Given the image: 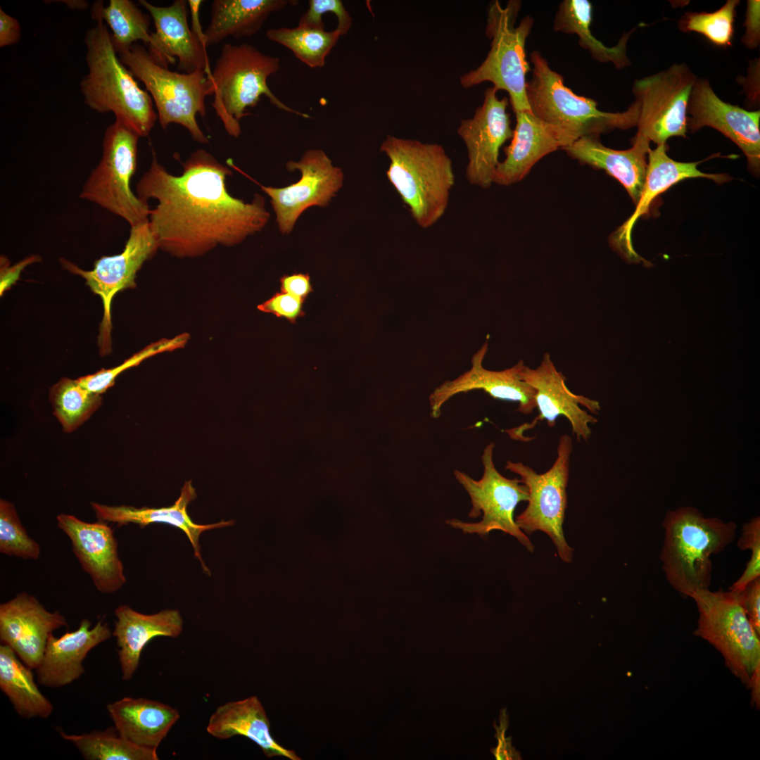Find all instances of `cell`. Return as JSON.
I'll use <instances>...</instances> for the list:
<instances>
[{"label":"cell","instance_id":"cell-1","mask_svg":"<svg viewBox=\"0 0 760 760\" xmlns=\"http://www.w3.org/2000/svg\"><path fill=\"white\" fill-rule=\"evenodd\" d=\"M179 176L158 161L155 152L136 185L143 201L155 199L148 224L159 248L177 258H196L218 246H234L260 232L270 214L265 199L255 194L246 203L226 186L232 171L204 149L194 151Z\"/></svg>","mask_w":760,"mask_h":760},{"label":"cell","instance_id":"cell-2","mask_svg":"<svg viewBox=\"0 0 760 760\" xmlns=\"http://www.w3.org/2000/svg\"><path fill=\"white\" fill-rule=\"evenodd\" d=\"M94 20L96 25L84 39L88 73L80 88L84 103L97 113H113L116 121L146 137L158 120L153 99L120 61L106 24L100 18Z\"/></svg>","mask_w":760,"mask_h":760},{"label":"cell","instance_id":"cell-3","mask_svg":"<svg viewBox=\"0 0 760 760\" xmlns=\"http://www.w3.org/2000/svg\"><path fill=\"white\" fill-rule=\"evenodd\" d=\"M664 543L660 560L669 585L683 597L709 588L711 557L723 551L736 537L737 524L705 517L695 507L669 510L662 522Z\"/></svg>","mask_w":760,"mask_h":760},{"label":"cell","instance_id":"cell-4","mask_svg":"<svg viewBox=\"0 0 760 760\" xmlns=\"http://www.w3.org/2000/svg\"><path fill=\"white\" fill-rule=\"evenodd\" d=\"M381 151L390 160L386 175L416 223L423 229L444 215L455 184L451 159L442 146L388 135Z\"/></svg>","mask_w":760,"mask_h":760},{"label":"cell","instance_id":"cell-5","mask_svg":"<svg viewBox=\"0 0 760 760\" xmlns=\"http://www.w3.org/2000/svg\"><path fill=\"white\" fill-rule=\"evenodd\" d=\"M531 62L532 77L526 85L530 109L559 132L565 147L583 137H600L615 129L636 127L638 105L635 101L622 112L602 111L595 100L578 96L568 88L562 76L550 68L539 51L531 53Z\"/></svg>","mask_w":760,"mask_h":760},{"label":"cell","instance_id":"cell-6","mask_svg":"<svg viewBox=\"0 0 760 760\" xmlns=\"http://www.w3.org/2000/svg\"><path fill=\"white\" fill-rule=\"evenodd\" d=\"M280 68L278 57L265 54L248 44L222 46L210 77L214 84L213 108L227 134L237 138L241 133L240 120L250 113L262 95L280 110L309 118L281 101L270 89L267 78Z\"/></svg>","mask_w":760,"mask_h":760},{"label":"cell","instance_id":"cell-7","mask_svg":"<svg viewBox=\"0 0 760 760\" xmlns=\"http://www.w3.org/2000/svg\"><path fill=\"white\" fill-rule=\"evenodd\" d=\"M115 51L120 61L143 82L151 94L163 129L171 123L179 124L189 132L194 141L209 142V138L197 123L196 115H205V98L214 95L210 74L202 69L191 73L171 71L156 63L148 50L137 44L129 49Z\"/></svg>","mask_w":760,"mask_h":760},{"label":"cell","instance_id":"cell-8","mask_svg":"<svg viewBox=\"0 0 760 760\" xmlns=\"http://www.w3.org/2000/svg\"><path fill=\"white\" fill-rule=\"evenodd\" d=\"M519 1H509L502 7L498 1L490 4L486 34L490 49L483 63L460 77L464 88L490 82L497 90L509 94L514 112L531 110L526 94V74L530 66L525 45L533 24L529 15L515 26Z\"/></svg>","mask_w":760,"mask_h":760},{"label":"cell","instance_id":"cell-9","mask_svg":"<svg viewBox=\"0 0 760 760\" xmlns=\"http://www.w3.org/2000/svg\"><path fill=\"white\" fill-rule=\"evenodd\" d=\"M698 609L695 636L723 656L730 672L747 688L760 665V635L751 624L737 592L698 589L690 597Z\"/></svg>","mask_w":760,"mask_h":760},{"label":"cell","instance_id":"cell-10","mask_svg":"<svg viewBox=\"0 0 760 760\" xmlns=\"http://www.w3.org/2000/svg\"><path fill=\"white\" fill-rule=\"evenodd\" d=\"M139 136L115 121L105 130L102 156L84 182L80 197L124 219L131 227L148 222L151 208L130 188L137 165Z\"/></svg>","mask_w":760,"mask_h":760},{"label":"cell","instance_id":"cell-11","mask_svg":"<svg viewBox=\"0 0 760 760\" xmlns=\"http://www.w3.org/2000/svg\"><path fill=\"white\" fill-rule=\"evenodd\" d=\"M573 450L571 438L562 435L558 442L557 457L549 470L538 474L521 462L507 461L505 469L518 474L528 490L526 508L516 517L518 527L526 534L545 533L555 545L560 559L570 563L573 549L563 531L567 507L566 488Z\"/></svg>","mask_w":760,"mask_h":760},{"label":"cell","instance_id":"cell-12","mask_svg":"<svg viewBox=\"0 0 760 760\" xmlns=\"http://www.w3.org/2000/svg\"><path fill=\"white\" fill-rule=\"evenodd\" d=\"M494 447V443H490L483 450L481 456L483 473L479 480L472 479L463 471H454L456 480L471 499V509L469 517L482 516L481 520L470 523L452 519L447 520L446 523L464 533L481 536H486L492 531H501L516 538L532 552L533 545L514 519L517 505L528 500V488L520 479H508L498 471L493 462Z\"/></svg>","mask_w":760,"mask_h":760},{"label":"cell","instance_id":"cell-13","mask_svg":"<svg viewBox=\"0 0 760 760\" xmlns=\"http://www.w3.org/2000/svg\"><path fill=\"white\" fill-rule=\"evenodd\" d=\"M697 77L685 63L635 80L633 93L638 105L635 137L666 144L672 137H685L687 109Z\"/></svg>","mask_w":760,"mask_h":760},{"label":"cell","instance_id":"cell-14","mask_svg":"<svg viewBox=\"0 0 760 760\" xmlns=\"http://www.w3.org/2000/svg\"><path fill=\"white\" fill-rule=\"evenodd\" d=\"M158 248V241L147 222L131 227L123 251L119 254L98 259L91 270H84L65 259H60L64 269L84 278L86 284L102 300L103 315L99 335L101 354L106 355L110 351V311L114 296L125 289L135 286L137 272Z\"/></svg>","mask_w":760,"mask_h":760},{"label":"cell","instance_id":"cell-15","mask_svg":"<svg viewBox=\"0 0 760 760\" xmlns=\"http://www.w3.org/2000/svg\"><path fill=\"white\" fill-rule=\"evenodd\" d=\"M521 378L536 391L539 414L531 423L507 430L512 438L526 441L524 433L533 429L538 422L545 420L550 427H554L556 419L564 416L576 439L588 441L591 435L590 425L597 422L588 412L597 414L601 409L600 403L572 393L566 385V377L556 369L549 353L544 354L536 369L524 365Z\"/></svg>","mask_w":760,"mask_h":760},{"label":"cell","instance_id":"cell-16","mask_svg":"<svg viewBox=\"0 0 760 760\" xmlns=\"http://www.w3.org/2000/svg\"><path fill=\"white\" fill-rule=\"evenodd\" d=\"M289 171L299 170L300 179L285 187L263 186L262 190L270 198L276 214V221L283 234H289L300 215L312 206L325 207L341 188L343 173L341 168L320 149L306 151L298 162L286 163Z\"/></svg>","mask_w":760,"mask_h":760},{"label":"cell","instance_id":"cell-17","mask_svg":"<svg viewBox=\"0 0 760 760\" xmlns=\"http://www.w3.org/2000/svg\"><path fill=\"white\" fill-rule=\"evenodd\" d=\"M497 91L493 87L487 89L474 117L461 120L457 129L467 150L466 178L482 189L494 183L500 148L514 132L507 112L509 101L506 97L500 99Z\"/></svg>","mask_w":760,"mask_h":760},{"label":"cell","instance_id":"cell-18","mask_svg":"<svg viewBox=\"0 0 760 760\" xmlns=\"http://www.w3.org/2000/svg\"><path fill=\"white\" fill-rule=\"evenodd\" d=\"M712 127L733 141L744 153L755 173L760 168V110H747L726 103L714 92L709 80L697 78L688 104L687 129L692 132Z\"/></svg>","mask_w":760,"mask_h":760},{"label":"cell","instance_id":"cell-19","mask_svg":"<svg viewBox=\"0 0 760 760\" xmlns=\"http://www.w3.org/2000/svg\"><path fill=\"white\" fill-rule=\"evenodd\" d=\"M58 527L68 537L72 550L83 571L89 574L96 590L114 593L126 582L118 555V544L108 522L84 521L68 514L56 517Z\"/></svg>","mask_w":760,"mask_h":760},{"label":"cell","instance_id":"cell-20","mask_svg":"<svg viewBox=\"0 0 760 760\" xmlns=\"http://www.w3.org/2000/svg\"><path fill=\"white\" fill-rule=\"evenodd\" d=\"M58 611L49 612L33 595L23 592L0 604V640L32 669L39 665L49 636L67 626Z\"/></svg>","mask_w":760,"mask_h":760},{"label":"cell","instance_id":"cell-21","mask_svg":"<svg viewBox=\"0 0 760 760\" xmlns=\"http://www.w3.org/2000/svg\"><path fill=\"white\" fill-rule=\"evenodd\" d=\"M488 349L486 341L474 354L469 370L455 379L444 381L433 390L429 398L433 418L440 417L443 405L454 395L479 389L495 399L517 402L519 412L533 413L536 408V391L521 378L524 361L520 360L502 371L489 370L483 366Z\"/></svg>","mask_w":760,"mask_h":760},{"label":"cell","instance_id":"cell-22","mask_svg":"<svg viewBox=\"0 0 760 760\" xmlns=\"http://www.w3.org/2000/svg\"><path fill=\"white\" fill-rule=\"evenodd\" d=\"M153 20L156 31L151 34L148 51L158 65L168 68L178 59L177 68L184 73L205 70L210 74L206 47L189 28L188 1L175 0L169 6H155L139 0Z\"/></svg>","mask_w":760,"mask_h":760},{"label":"cell","instance_id":"cell-23","mask_svg":"<svg viewBox=\"0 0 760 760\" xmlns=\"http://www.w3.org/2000/svg\"><path fill=\"white\" fill-rule=\"evenodd\" d=\"M91 621L84 619L78 628L59 638L51 634L43 657L35 669L39 684L60 688L72 683L84 673L83 661L89 652L110 638L107 622L99 620L91 628Z\"/></svg>","mask_w":760,"mask_h":760},{"label":"cell","instance_id":"cell-24","mask_svg":"<svg viewBox=\"0 0 760 760\" xmlns=\"http://www.w3.org/2000/svg\"><path fill=\"white\" fill-rule=\"evenodd\" d=\"M666 144L650 148L647 153V167L645 181L641 196L636 208L629 219L615 232L614 243L623 253L632 260H638L640 256L633 249L631 233L636 221L649 213L653 201L671 186L685 179L704 177L718 184L730 179L725 174H706L697 169L700 163L679 162L671 159L667 154Z\"/></svg>","mask_w":760,"mask_h":760},{"label":"cell","instance_id":"cell-25","mask_svg":"<svg viewBox=\"0 0 760 760\" xmlns=\"http://www.w3.org/2000/svg\"><path fill=\"white\" fill-rule=\"evenodd\" d=\"M516 127L505 159L498 165L494 183L509 186L521 181L536 163L547 154L565 147L559 132L537 118L531 110L515 112Z\"/></svg>","mask_w":760,"mask_h":760},{"label":"cell","instance_id":"cell-26","mask_svg":"<svg viewBox=\"0 0 760 760\" xmlns=\"http://www.w3.org/2000/svg\"><path fill=\"white\" fill-rule=\"evenodd\" d=\"M113 636L116 638L122 678L129 680L137 669L141 654L154 638H176L183 629V619L178 610L164 609L145 614L122 604L115 609Z\"/></svg>","mask_w":760,"mask_h":760},{"label":"cell","instance_id":"cell-27","mask_svg":"<svg viewBox=\"0 0 760 760\" xmlns=\"http://www.w3.org/2000/svg\"><path fill=\"white\" fill-rule=\"evenodd\" d=\"M599 138L583 137L563 150L580 163L603 170L617 179L636 205L645 181L650 142L634 137L631 148L616 150L604 146Z\"/></svg>","mask_w":760,"mask_h":760},{"label":"cell","instance_id":"cell-28","mask_svg":"<svg viewBox=\"0 0 760 760\" xmlns=\"http://www.w3.org/2000/svg\"><path fill=\"white\" fill-rule=\"evenodd\" d=\"M196 496V490L191 482L186 481L182 488L179 498L170 507L137 508L126 505L110 506L97 502H91V506L98 520L115 524L119 526L134 524L144 528L153 523H163L179 528L191 543L195 557L200 561L203 570L210 574L209 569L201 557L200 536L205 531L231 526L234 521H221L206 525L194 523L189 516L186 508Z\"/></svg>","mask_w":760,"mask_h":760},{"label":"cell","instance_id":"cell-29","mask_svg":"<svg viewBox=\"0 0 760 760\" xmlns=\"http://www.w3.org/2000/svg\"><path fill=\"white\" fill-rule=\"evenodd\" d=\"M206 730L220 740L244 736L258 745L267 758L282 756L291 760L301 759L273 738L269 719L256 696L219 706L210 717Z\"/></svg>","mask_w":760,"mask_h":760},{"label":"cell","instance_id":"cell-30","mask_svg":"<svg viewBox=\"0 0 760 760\" xmlns=\"http://www.w3.org/2000/svg\"><path fill=\"white\" fill-rule=\"evenodd\" d=\"M117 730L132 742L157 749L179 718V711L160 702L123 697L106 706Z\"/></svg>","mask_w":760,"mask_h":760},{"label":"cell","instance_id":"cell-31","mask_svg":"<svg viewBox=\"0 0 760 760\" xmlns=\"http://www.w3.org/2000/svg\"><path fill=\"white\" fill-rule=\"evenodd\" d=\"M287 0H214L210 22L204 31L205 45L219 44L228 37L254 35L268 16L284 8Z\"/></svg>","mask_w":760,"mask_h":760},{"label":"cell","instance_id":"cell-32","mask_svg":"<svg viewBox=\"0 0 760 760\" xmlns=\"http://www.w3.org/2000/svg\"><path fill=\"white\" fill-rule=\"evenodd\" d=\"M592 19L593 6L588 0H564L556 13L553 30L576 34L580 46L599 62H611L617 69L630 65L626 54L627 43L633 30L625 33L616 45L609 47L593 35L590 28Z\"/></svg>","mask_w":760,"mask_h":760},{"label":"cell","instance_id":"cell-33","mask_svg":"<svg viewBox=\"0 0 760 760\" xmlns=\"http://www.w3.org/2000/svg\"><path fill=\"white\" fill-rule=\"evenodd\" d=\"M0 688L24 718H47L53 712L51 702L40 692L32 669L8 646L0 645Z\"/></svg>","mask_w":760,"mask_h":760},{"label":"cell","instance_id":"cell-34","mask_svg":"<svg viewBox=\"0 0 760 760\" xmlns=\"http://www.w3.org/2000/svg\"><path fill=\"white\" fill-rule=\"evenodd\" d=\"M61 736L71 742L87 760H157V749L137 745L115 727L94 730L80 735L67 734L58 728Z\"/></svg>","mask_w":760,"mask_h":760},{"label":"cell","instance_id":"cell-35","mask_svg":"<svg viewBox=\"0 0 760 760\" xmlns=\"http://www.w3.org/2000/svg\"><path fill=\"white\" fill-rule=\"evenodd\" d=\"M91 14L93 19L100 18L109 26L115 50L129 49L137 41L147 46L151 41V17L129 0H110L106 6L102 1H96Z\"/></svg>","mask_w":760,"mask_h":760},{"label":"cell","instance_id":"cell-36","mask_svg":"<svg viewBox=\"0 0 760 760\" xmlns=\"http://www.w3.org/2000/svg\"><path fill=\"white\" fill-rule=\"evenodd\" d=\"M267 37L291 50L295 56L310 68L324 65L326 58L337 43L340 33L335 29L298 25L293 28L280 27L268 30Z\"/></svg>","mask_w":760,"mask_h":760},{"label":"cell","instance_id":"cell-37","mask_svg":"<svg viewBox=\"0 0 760 760\" xmlns=\"http://www.w3.org/2000/svg\"><path fill=\"white\" fill-rule=\"evenodd\" d=\"M53 413L66 433L76 430L101 406L100 394L89 391L77 379L63 377L50 389Z\"/></svg>","mask_w":760,"mask_h":760},{"label":"cell","instance_id":"cell-38","mask_svg":"<svg viewBox=\"0 0 760 760\" xmlns=\"http://www.w3.org/2000/svg\"><path fill=\"white\" fill-rule=\"evenodd\" d=\"M738 0H728L714 12H687L678 20L682 32H695L704 35L711 43L727 47L731 45Z\"/></svg>","mask_w":760,"mask_h":760},{"label":"cell","instance_id":"cell-39","mask_svg":"<svg viewBox=\"0 0 760 760\" xmlns=\"http://www.w3.org/2000/svg\"><path fill=\"white\" fill-rule=\"evenodd\" d=\"M0 552L32 560L41 554L40 545L28 535L15 506L4 499L0 500Z\"/></svg>","mask_w":760,"mask_h":760},{"label":"cell","instance_id":"cell-40","mask_svg":"<svg viewBox=\"0 0 760 760\" xmlns=\"http://www.w3.org/2000/svg\"><path fill=\"white\" fill-rule=\"evenodd\" d=\"M189 338V334H182L173 338L161 339L148 345L118 367L101 369L94 374L80 377L77 380L89 391L101 395L114 384L116 377L121 372L138 365L143 360L153 355L184 347Z\"/></svg>","mask_w":760,"mask_h":760},{"label":"cell","instance_id":"cell-41","mask_svg":"<svg viewBox=\"0 0 760 760\" xmlns=\"http://www.w3.org/2000/svg\"><path fill=\"white\" fill-rule=\"evenodd\" d=\"M740 550L750 551V558L741 576L729 590L740 592L752 581L760 577V518L754 517L745 523L737 540Z\"/></svg>","mask_w":760,"mask_h":760},{"label":"cell","instance_id":"cell-42","mask_svg":"<svg viewBox=\"0 0 760 760\" xmlns=\"http://www.w3.org/2000/svg\"><path fill=\"white\" fill-rule=\"evenodd\" d=\"M328 12L335 13L338 20L336 30L341 36L347 34L353 19L341 0H310L307 11L300 17L298 25L324 28L322 15Z\"/></svg>","mask_w":760,"mask_h":760},{"label":"cell","instance_id":"cell-43","mask_svg":"<svg viewBox=\"0 0 760 760\" xmlns=\"http://www.w3.org/2000/svg\"><path fill=\"white\" fill-rule=\"evenodd\" d=\"M304 301L305 300L297 296L281 291L258 305V309L295 323L297 318L305 315L303 310Z\"/></svg>","mask_w":760,"mask_h":760},{"label":"cell","instance_id":"cell-44","mask_svg":"<svg viewBox=\"0 0 760 760\" xmlns=\"http://www.w3.org/2000/svg\"><path fill=\"white\" fill-rule=\"evenodd\" d=\"M499 723V726H497L495 722L493 723L498 744L495 747L490 748L491 753L496 760H521L520 753L512 745V737H505L509 727V716L506 708L500 710Z\"/></svg>","mask_w":760,"mask_h":760},{"label":"cell","instance_id":"cell-45","mask_svg":"<svg viewBox=\"0 0 760 760\" xmlns=\"http://www.w3.org/2000/svg\"><path fill=\"white\" fill-rule=\"evenodd\" d=\"M737 593L751 624L760 635V577Z\"/></svg>","mask_w":760,"mask_h":760},{"label":"cell","instance_id":"cell-46","mask_svg":"<svg viewBox=\"0 0 760 760\" xmlns=\"http://www.w3.org/2000/svg\"><path fill=\"white\" fill-rule=\"evenodd\" d=\"M744 27H745V32L742 38V43L748 49L756 48L760 42V1L759 0L747 1Z\"/></svg>","mask_w":760,"mask_h":760},{"label":"cell","instance_id":"cell-47","mask_svg":"<svg viewBox=\"0 0 760 760\" xmlns=\"http://www.w3.org/2000/svg\"><path fill=\"white\" fill-rule=\"evenodd\" d=\"M39 260L37 255H31L10 266L5 257H1L0 292L1 295L19 279L22 271L29 265Z\"/></svg>","mask_w":760,"mask_h":760},{"label":"cell","instance_id":"cell-48","mask_svg":"<svg viewBox=\"0 0 760 760\" xmlns=\"http://www.w3.org/2000/svg\"><path fill=\"white\" fill-rule=\"evenodd\" d=\"M281 291L305 300L312 291L308 274L296 273L280 279Z\"/></svg>","mask_w":760,"mask_h":760},{"label":"cell","instance_id":"cell-49","mask_svg":"<svg viewBox=\"0 0 760 760\" xmlns=\"http://www.w3.org/2000/svg\"><path fill=\"white\" fill-rule=\"evenodd\" d=\"M21 36L18 20L0 9V47L16 44Z\"/></svg>","mask_w":760,"mask_h":760},{"label":"cell","instance_id":"cell-50","mask_svg":"<svg viewBox=\"0 0 760 760\" xmlns=\"http://www.w3.org/2000/svg\"><path fill=\"white\" fill-rule=\"evenodd\" d=\"M203 2V1L201 0H189L188 1V5L189 6L190 13L191 15V30L194 34L200 39L203 45L205 46L204 31L202 30L201 23L199 20V9Z\"/></svg>","mask_w":760,"mask_h":760},{"label":"cell","instance_id":"cell-51","mask_svg":"<svg viewBox=\"0 0 760 760\" xmlns=\"http://www.w3.org/2000/svg\"><path fill=\"white\" fill-rule=\"evenodd\" d=\"M748 688L751 690L752 699L751 702L752 706L756 707V709H759L760 707V665L758 666L754 670Z\"/></svg>","mask_w":760,"mask_h":760},{"label":"cell","instance_id":"cell-52","mask_svg":"<svg viewBox=\"0 0 760 760\" xmlns=\"http://www.w3.org/2000/svg\"><path fill=\"white\" fill-rule=\"evenodd\" d=\"M63 2L68 8L73 10H84L88 7V4L85 1L77 0H69V1H60Z\"/></svg>","mask_w":760,"mask_h":760}]
</instances>
